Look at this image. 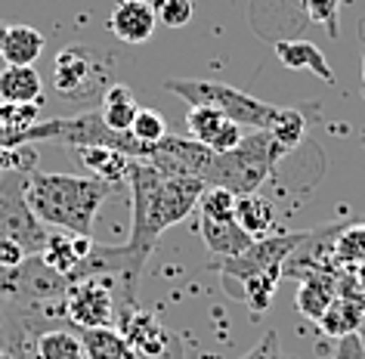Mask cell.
Listing matches in <instances>:
<instances>
[{
	"instance_id": "8fae6325",
	"label": "cell",
	"mask_w": 365,
	"mask_h": 359,
	"mask_svg": "<svg viewBox=\"0 0 365 359\" xmlns=\"http://www.w3.org/2000/svg\"><path fill=\"white\" fill-rule=\"evenodd\" d=\"M186 127L195 143H202L214 152H232L242 143V127L232 118H226L223 112L207 106H189Z\"/></svg>"
},
{
	"instance_id": "6da1fadb",
	"label": "cell",
	"mask_w": 365,
	"mask_h": 359,
	"mask_svg": "<svg viewBox=\"0 0 365 359\" xmlns=\"http://www.w3.org/2000/svg\"><path fill=\"white\" fill-rule=\"evenodd\" d=\"M130 186V238L136 248L152 251L164 229L182 223L198 208L205 183L155 168L149 161H133L127 173Z\"/></svg>"
},
{
	"instance_id": "ba28073f",
	"label": "cell",
	"mask_w": 365,
	"mask_h": 359,
	"mask_svg": "<svg viewBox=\"0 0 365 359\" xmlns=\"http://www.w3.org/2000/svg\"><path fill=\"white\" fill-rule=\"evenodd\" d=\"M118 328L133 350V359H182V340L155 313L140 303L118 316Z\"/></svg>"
},
{
	"instance_id": "4316f807",
	"label": "cell",
	"mask_w": 365,
	"mask_h": 359,
	"mask_svg": "<svg viewBox=\"0 0 365 359\" xmlns=\"http://www.w3.org/2000/svg\"><path fill=\"white\" fill-rule=\"evenodd\" d=\"M235 192L223 186H205L202 198H198V214L207 220H235Z\"/></svg>"
},
{
	"instance_id": "7402d4cb",
	"label": "cell",
	"mask_w": 365,
	"mask_h": 359,
	"mask_svg": "<svg viewBox=\"0 0 365 359\" xmlns=\"http://www.w3.org/2000/svg\"><path fill=\"white\" fill-rule=\"evenodd\" d=\"M140 103H136V96L130 93V87L124 84H108L103 90V103H99V115H103V121L112 127V131H130L136 112H140Z\"/></svg>"
},
{
	"instance_id": "277c9868",
	"label": "cell",
	"mask_w": 365,
	"mask_h": 359,
	"mask_svg": "<svg viewBox=\"0 0 365 359\" xmlns=\"http://www.w3.org/2000/svg\"><path fill=\"white\" fill-rule=\"evenodd\" d=\"M164 90L180 96L189 106H207L232 118L239 127H251V131H269L272 121L279 118L282 106L263 103V99L245 93L239 87H230L223 81H202V78H168Z\"/></svg>"
},
{
	"instance_id": "83f0119b",
	"label": "cell",
	"mask_w": 365,
	"mask_h": 359,
	"mask_svg": "<svg viewBox=\"0 0 365 359\" xmlns=\"http://www.w3.org/2000/svg\"><path fill=\"white\" fill-rule=\"evenodd\" d=\"M130 133L140 143L152 146V143H161L170 131H168V121H164V118L155 112V108H140L136 118H133V124H130Z\"/></svg>"
},
{
	"instance_id": "ffe728a7",
	"label": "cell",
	"mask_w": 365,
	"mask_h": 359,
	"mask_svg": "<svg viewBox=\"0 0 365 359\" xmlns=\"http://www.w3.org/2000/svg\"><path fill=\"white\" fill-rule=\"evenodd\" d=\"M235 220L251 238H267L276 229V208L260 192H248L235 198Z\"/></svg>"
},
{
	"instance_id": "44dd1931",
	"label": "cell",
	"mask_w": 365,
	"mask_h": 359,
	"mask_svg": "<svg viewBox=\"0 0 365 359\" xmlns=\"http://www.w3.org/2000/svg\"><path fill=\"white\" fill-rule=\"evenodd\" d=\"M78 335H81V347H84L87 359H133V350L118 325L84 328Z\"/></svg>"
},
{
	"instance_id": "8992f818",
	"label": "cell",
	"mask_w": 365,
	"mask_h": 359,
	"mask_svg": "<svg viewBox=\"0 0 365 359\" xmlns=\"http://www.w3.org/2000/svg\"><path fill=\"white\" fill-rule=\"evenodd\" d=\"M29 173H0V238H16L29 254H41L47 245V229L25 198Z\"/></svg>"
},
{
	"instance_id": "836d02e7",
	"label": "cell",
	"mask_w": 365,
	"mask_h": 359,
	"mask_svg": "<svg viewBox=\"0 0 365 359\" xmlns=\"http://www.w3.org/2000/svg\"><path fill=\"white\" fill-rule=\"evenodd\" d=\"M350 273L356 275V282H359V285H362V291H365V261H362V263H356Z\"/></svg>"
},
{
	"instance_id": "3957f363",
	"label": "cell",
	"mask_w": 365,
	"mask_h": 359,
	"mask_svg": "<svg viewBox=\"0 0 365 359\" xmlns=\"http://www.w3.org/2000/svg\"><path fill=\"white\" fill-rule=\"evenodd\" d=\"M282 146L272 140L269 131H254L242 136L232 152H217L214 168L207 173V186H223L235 196L257 192L272 177L276 164L282 161Z\"/></svg>"
},
{
	"instance_id": "9c48e42d",
	"label": "cell",
	"mask_w": 365,
	"mask_h": 359,
	"mask_svg": "<svg viewBox=\"0 0 365 359\" xmlns=\"http://www.w3.org/2000/svg\"><path fill=\"white\" fill-rule=\"evenodd\" d=\"M4 279H10V282H0V288L10 294H19V298L31 303H59L62 294L71 285L62 273L50 270L38 254L25 257L16 270H4Z\"/></svg>"
},
{
	"instance_id": "ac0fdd59",
	"label": "cell",
	"mask_w": 365,
	"mask_h": 359,
	"mask_svg": "<svg viewBox=\"0 0 365 359\" xmlns=\"http://www.w3.org/2000/svg\"><path fill=\"white\" fill-rule=\"evenodd\" d=\"M43 81L34 66H6L0 71V99L4 103H41Z\"/></svg>"
},
{
	"instance_id": "484cf974",
	"label": "cell",
	"mask_w": 365,
	"mask_h": 359,
	"mask_svg": "<svg viewBox=\"0 0 365 359\" xmlns=\"http://www.w3.org/2000/svg\"><path fill=\"white\" fill-rule=\"evenodd\" d=\"M269 136L282 146V152H285V155L291 149H297V143L307 136V118H304V112H297V108H279V118L272 121Z\"/></svg>"
},
{
	"instance_id": "7c38bea8",
	"label": "cell",
	"mask_w": 365,
	"mask_h": 359,
	"mask_svg": "<svg viewBox=\"0 0 365 359\" xmlns=\"http://www.w3.org/2000/svg\"><path fill=\"white\" fill-rule=\"evenodd\" d=\"M155 25H158V16H155L152 0H118L108 16V29L124 44H145L155 34Z\"/></svg>"
},
{
	"instance_id": "5bb4252c",
	"label": "cell",
	"mask_w": 365,
	"mask_h": 359,
	"mask_svg": "<svg viewBox=\"0 0 365 359\" xmlns=\"http://www.w3.org/2000/svg\"><path fill=\"white\" fill-rule=\"evenodd\" d=\"M337 298V273H313L304 275L294 294V307L304 319L319 322L325 316V310L331 307V300Z\"/></svg>"
},
{
	"instance_id": "e0dca14e",
	"label": "cell",
	"mask_w": 365,
	"mask_h": 359,
	"mask_svg": "<svg viewBox=\"0 0 365 359\" xmlns=\"http://www.w3.org/2000/svg\"><path fill=\"white\" fill-rule=\"evenodd\" d=\"M276 56L285 69H294V71H313L325 81V84H331L334 81V71L328 66L325 53L316 47L313 41H279L276 44Z\"/></svg>"
},
{
	"instance_id": "2e32d148",
	"label": "cell",
	"mask_w": 365,
	"mask_h": 359,
	"mask_svg": "<svg viewBox=\"0 0 365 359\" xmlns=\"http://www.w3.org/2000/svg\"><path fill=\"white\" fill-rule=\"evenodd\" d=\"M198 233H202L207 251L214 257H235L251 248L254 238L239 226V220H198Z\"/></svg>"
},
{
	"instance_id": "1f68e13d",
	"label": "cell",
	"mask_w": 365,
	"mask_h": 359,
	"mask_svg": "<svg viewBox=\"0 0 365 359\" xmlns=\"http://www.w3.org/2000/svg\"><path fill=\"white\" fill-rule=\"evenodd\" d=\"M25 257H31L16 238H0V270H16Z\"/></svg>"
},
{
	"instance_id": "5b68a950",
	"label": "cell",
	"mask_w": 365,
	"mask_h": 359,
	"mask_svg": "<svg viewBox=\"0 0 365 359\" xmlns=\"http://www.w3.org/2000/svg\"><path fill=\"white\" fill-rule=\"evenodd\" d=\"M53 84L59 96L71 103H87L112 84V59L99 47L71 44L53 59Z\"/></svg>"
},
{
	"instance_id": "52a82bcc",
	"label": "cell",
	"mask_w": 365,
	"mask_h": 359,
	"mask_svg": "<svg viewBox=\"0 0 365 359\" xmlns=\"http://www.w3.org/2000/svg\"><path fill=\"white\" fill-rule=\"evenodd\" d=\"M62 316L78 331L118 325V298L106 279H78L62 294Z\"/></svg>"
},
{
	"instance_id": "e575fe53",
	"label": "cell",
	"mask_w": 365,
	"mask_h": 359,
	"mask_svg": "<svg viewBox=\"0 0 365 359\" xmlns=\"http://www.w3.org/2000/svg\"><path fill=\"white\" fill-rule=\"evenodd\" d=\"M6 29H10V25H6V22H0V47H4V38H6Z\"/></svg>"
},
{
	"instance_id": "d4e9b609",
	"label": "cell",
	"mask_w": 365,
	"mask_h": 359,
	"mask_svg": "<svg viewBox=\"0 0 365 359\" xmlns=\"http://www.w3.org/2000/svg\"><path fill=\"white\" fill-rule=\"evenodd\" d=\"M331 261L341 270H353L356 263L365 261V220L359 223H344L334 236V248H331Z\"/></svg>"
},
{
	"instance_id": "d6986e66",
	"label": "cell",
	"mask_w": 365,
	"mask_h": 359,
	"mask_svg": "<svg viewBox=\"0 0 365 359\" xmlns=\"http://www.w3.org/2000/svg\"><path fill=\"white\" fill-rule=\"evenodd\" d=\"M43 34L31 25H10L4 38V47H0V56H4L6 66H34L43 53Z\"/></svg>"
},
{
	"instance_id": "74e56055",
	"label": "cell",
	"mask_w": 365,
	"mask_h": 359,
	"mask_svg": "<svg viewBox=\"0 0 365 359\" xmlns=\"http://www.w3.org/2000/svg\"><path fill=\"white\" fill-rule=\"evenodd\" d=\"M0 359H13V356H10V350H0Z\"/></svg>"
},
{
	"instance_id": "4fadbf2b",
	"label": "cell",
	"mask_w": 365,
	"mask_h": 359,
	"mask_svg": "<svg viewBox=\"0 0 365 359\" xmlns=\"http://www.w3.org/2000/svg\"><path fill=\"white\" fill-rule=\"evenodd\" d=\"M90 248H93V238L90 236H75V233H62L59 229V233L47 236V245H43V251L38 257L50 266V270L62 273L71 282L78 273V266L84 263V257L90 254Z\"/></svg>"
},
{
	"instance_id": "d6a6232c",
	"label": "cell",
	"mask_w": 365,
	"mask_h": 359,
	"mask_svg": "<svg viewBox=\"0 0 365 359\" xmlns=\"http://www.w3.org/2000/svg\"><path fill=\"white\" fill-rule=\"evenodd\" d=\"M331 359H365V347H362L359 331H356V335H346V338H337Z\"/></svg>"
},
{
	"instance_id": "f546056e",
	"label": "cell",
	"mask_w": 365,
	"mask_h": 359,
	"mask_svg": "<svg viewBox=\"0 0 365 359\" xmlns=\"http://www.w3.org/2000/svg\"><path fill=\"white\" fill-rule=\"evenodd\" d=\"M304 10L309 19L322 25L331 38L341 34V0H304Z\"/></svg>"
},
{
	"instance_id": "4dcf8cb0",
	"label": "cell",
	"mask_w": 365,
	"mask_h": 359,
	"mask_svg": "<svg viewBox=\"0 0 365 359\" xmlns=\"http://www.w3.org/2000/svg\"><path fill=\"white\" fill-rule=\"evenodd\" d=\"M239 359H288V356H285V350H282L279 331H276V328H267L257 344H254L248 353L239 356Z\"/></svg>"
},
{
	"instance_id": "9a60e30c",
	"label": "cell",
	"mask_w": 365,
	"mask_h": 359,
	"mask_svg": "<svg viewBox=\"0 0 365 359\" xmlns=\"http://www.w3.org/2000/svg\"><path fill=\"white\" fill-rule=\"evenodd\" d=\"M75 158L90 171V177L106 180L118 186V183H127V173H130L133 158H127L124 152L112 149V146H78Z\"/></svg>"
},
{
	"instance_id": "30bf717a",
	"label": "cell",
	"mask_w": 365,
	"mask_h": 359,
	"mask_svg": "<svg viewBox=\"0 0 365 359\" xmlns=\"http://www.w3.org/2000/svg\"><path fill=\"white\" fill-rule=\"evenodd\" d=\"M344 223H331V226H322V229H313V233H304L300 245L288 254L282 273L291 275V279H304V275H313V273H337V266L331 261V248H334V236Z\"/></svg>"
},
{
	"instance_id": "8d00e7d4",
	"label": "cell",
	"mask_w": 365,
	"mask_h": 359,
	"mask_svg": "<svg viewBox=\"0 0 365 359\" xmlns=\"http://www.w3.org/2000/svg\"><path fill=\"white\" fill-rule=\"evenodd\" d=\"M359 338H362V347H365V322L359 325Z\"/></svg>"
},
{
	"instance_id": "ab89813d",
	"label": "cell",
	"mask_w": 365,
	"mask_h": 359,
	"mask_svg": "<svg viewBox=\"0 0 365 359\" xmlns=\"http://www.w3.org/2000/svg\"><path fill=\"white\" fill-rule=\"evenodd\" d=\"M0 282H4V270H0Z\"/></svg>"
},
{
	"instance_id": "7a4b0ae2",
	"label": "cell",
	"mask_w": 365,
	"mask_h": 359,
	"mask_svg": "<svg viewBox=\"0 0 365 359\" xmlns=\"http://www.w3.org/2000/svg\"><path fill=\"white\" fill-rule=\"evenodd\" d=\"M115 192L112 183L75 173H41L31 171L25 180V198L34 217L62 233L90 236L103 201Z\"/></svg>"
},
{
	"instance_id": "f35d334b",
	"label": "cell",
	"mask_w": 365,
	"mask_h": 359,
	"mask_svg": "<svg viewBox=\"0 0 365 359\" xmlns=\"http://www.w3.org/2000/svg\"><path fill=\"white\" fill-rule=\"evenodd\" d=\"M359 143H362V146H365V133H362V136H359Z\"/></svg>"
},
{
	"instance_id": "cb8c5ba5",
	"label": "cell",
	"mask_w": 365,
	"mask_h": 359,
	"mask_svg": "<svg viewBox=\"0 0 365 359\" xmlns=\"http://www.w3.org/2000/svg\"><path fill=\"white\" fill-rule=\"evenodd\" d=\"M34 359H87L81 335L68 328H50L34 338Z\"/></svg>"
},
{
	"instance_id": "d590c367",
	"label": "cell",
	"mask_w": 365,
	"mask_h": 359,
	"mask_svg": "<svg viewBox=\"0 0 365 359\" xmlns=\"http://www.w3.org/2000/svg\"><path fill=\"white\" fill-rule=\"evenodd\" d=\"M362 90H365V47H362Z\"/></svg>"
},
{
	"instance_id": "603a6c76",
	"label": "cell",
	"mask_w": 365,
	"mask_h": 359,
	"mask_svg": "<svg viewBox=\"0 0 365 359\" xmlns=\"http://www.w3.org/2000/svg\"><path fill=\"white\" fill-rule=\"evenodd\" d=\"M365 322V303L359 300H350L344 294H337L331 300V307L325 310V316L319 319V328L325 331L328 338H346V335H356L359 325Z\"/></svg>"
},
{
	"instance_id": "f1b7e54d",
	"label": "cell",
	"mask_w": 365,
	"mask_h": 359,
	"mask_svg": "<svg viewBox=\"0 0 365 359\" xmlns=\"http://www.w3.org/2000/svg\"><path fill=\"white\" fill-rule=\"evenodd\" d=\"M155 6V16L164 29H182V25L192 22V0H152Z\"/></svg>"
}]
</instances>
